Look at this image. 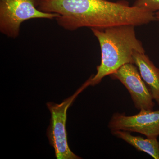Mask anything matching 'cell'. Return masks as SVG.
<instances>
[{
    "label": "cell",
    "instance_id": "cell-10",
    "mask_svg": "<svg viewBox=\"0 0 159 159\" xmlns=\"http://www.w3.org/2000/svg\"><path fill=\"white\" fill-rule=\"evenodd\" d=\"M155 16L156 20L159 21V10L157 11L156 13H155Z\"/></svg>",
    "mask_w": 159,
    "mask_h": 159
},
{
    "label": "cell",
    "instance_id": "cell-5",
    "mask_svg": "<svg viewBox=\"0 0 159 159\" xmlns=\"http://www.w3.org/2000/svg\"><path fill=\"white\" fill-rule=\"evenodd\" d=\"M111 131L123 130L139 133L148 138L159 136V110L142 109L136 115L127 116L115 113L108 124Z\"/></svg>",
    "mask_w": 159,
    "mask_h": 159
},
{
    "label": "cell",
    "instance_id": "cell-6",
    "mask_svg": "<svg viewBox=\"0 0 159 159\" xmlns=\"http://www.w3.org/2000/svg\"><path fill=\"white\" fill-rule=\"evenodd\" d=\"M110 77L112 79L119 80L127 89L136 108L153 111L155 106L153 98L134 64L122 66Z\"/></svg>",
    "mask_w": 159,
    "mask_h": 159
},
{
    "label": "cell",
    "instance_id": "cell-3",
    "mask_svg": "<svg viewBox=\"0 0 159 159\" xmlns=\"http://www.w3.org/2000/svg\"><path fill=\"white\" fill-rule=\"evenodd\" d=\"M89 85L90 83L89 79L74 95L64 100L61 103L57 104L48 102L47 103L51 114L47 136L50 144L54 148L55 157L57 159H81L72 152L69 146L66 129L67 112L78 95Z\"/></svg>",
    "mask_w": 159,
    "mask_h": 159
},
{
    "label": "cell",
    "instance_id": "cell-4",
    "mask_svg": "<svg viewBox=\"0 0 159 159\" xmlns=\"http://www.w3.org/2000/svg\"><path fill=\"white\" fill-rule=\"evenodd\" d=\"M57 13L44 12L36 7L34 0H0V31L8 37L19 35L23 22L32 19H53Z\"/></svg>",
    "mask_w": 159,
    "mask_h": 159
},
{
    "label": "cell",
    "instance_id": "cell-11",
    "mask_svg": "<svg viewBox=\"0 0 159 159\" xmlns=\"http://www.w3.org/2000/svg\"><path fill=\"white\" fill-rule=\"evenodd\" d=\"M39 1H40V0H39Z\"/></svg>",
    "mask_w": 159,
    "mask_h": 159
},
{
    "label": "cell",
    "instance_id": "cell-2",
    "mask_svg": "<svg viewBox=\"0 0 159 159\" xmlns=\"http://www.w3.org/2000/svg\"><path fill=\"white\" fill-rule=\"evenodd\" d=\"M135 27L123 25L103 28L91 29L99 41L101 49V63L97 74L89 79L92 86L99 84L126 64H134V52L145 53L142 42L137 38Z\"/></svg>",
    "mask_w": 159,
    "mask_h": 159
},
{
    "label": "cell",
    "instance_id": "cell-8",
    "mask_svg": "<svg viewBox=\"0 0 159 159\" xmlns=\"http://www.w3.org/2000/svg\"><path fill=\"white\" fill-rule=\"evenodd\" d=\"M111 132L114 136L125 141L137 150L148 154L154 159H159V142L157 138L144 139L123 130L111 131Z\"/></svg>",
    "mask_w": 159,
    "mask_h": 159
},
{
    "label": "cell",
    "instance_id": "cell-1",
    "mask_svg": "<svg viewBox=\"0 0 159 159\" xmlns=\"http://www.w3.org/2000/svg\"><path fill=\"white\" fill-rule=\"evenodd\" d=\"M38 8L44 12L59 14L56 19L57 24L69 31L82 27L139 26L156 20L154 12L130 6L124 1L114 2L107 0H40Z\"/></svg>",
    "mask_w": 159,
    "mask_h": 159
},
{
    "label": "cell",
    "instance_id": "cell-9",
    "mask_svg": "<svg viewBox=\"0 0 159 159\" xmlns=\"http://www.w3.org/2000/svg\"><path fill=\"white\" fill-rule=\"evenodd\" d=\"M133 6L154 13L159 10V0H136Z\"/></svg>",
    "mask_w": 159,
    "mask_h": 159
},
{
    "label": "cell",
    "instance_id": "cell-7",
    "mask_svg": "<svg viewBox=\"0 0 159 159\" xmlns=\"http://www.w3.org/2000/svg\"><path fill=\"white\" fill-rule=\"evenodd\" d=\"M133 58L134 64L138 68L154 100L159 106V68L155 66L145 53L135 51Z\"/></svg>",
    "mask_w": 159,
    "mask_h": 159
}]
</instances>
